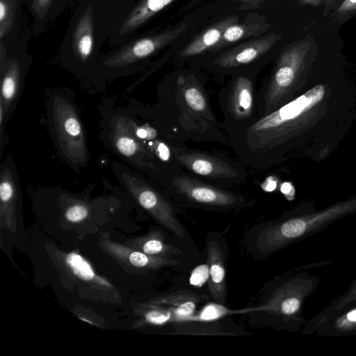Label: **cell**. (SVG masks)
<instances>
[{"label":"cell","instance_id":"cell-7","mask_svg":"<svg viewBox=\"0 0 356 356\" xmlns=\"http://www.w3.org/2000/svg\"><path fill=\"white\" fill-rule=\"evenodd\" d=\"M129 188L140 206L163 228L177 238H187V232L177 216L175 202H170V197L135 178Z\"/></svg>","mask_w":356,"mask_h":356},{"label":"cell","instance_id":"cell-11","mask_svg":"<svg viewBox=\"0 0 356 356\" xmlns=\"http://www.w3.org/2000/svg\"><path fill=\"white\" fill-rule=\"evenodd\" d=\"M129 246L147 254L172 258L181 254L177 246L167 241L163 233L158 229H152L148 234L131 238L124 242Z\"/></svg>","mask_w":356,"mask_h":356},{"label":"cell","instance_id":"cell-9","mask_svg":"<svg viewBox=\"0 0 356 356\" xmlns=\"http://www.w3.org/2000/svg\"><path fill=\"white\" fill-rule=\"evenodd\" d=\"M206 250L209 271V291L216 303L225 305L227 293V249L222 236L217 232L208 233L206 238Z\"/></svg>","mask_w":356,"mask_h":356},{"label":"cell","instance_id":"cell-13","mask_svg":"<svg viewBox=\"0 0 356 356\" xmlns=\"http://www.w3.org/2000/svg\"><path fill=\"white\" fill-rule=\"evenodd\" d=\"M238 16H230L221 19L213 26L198 35L181 53V57L195 56L209 49L217 44L223 33L238 21Z\"/></svg>","mask_w":356,"mask_h":356},{"label":"cell","instance_id":"cell-15","mask_svg":"<svg viewBox=\"0 0 356 356\" xmlns=\"http://www.w3.org/2000/svg\"><path fill=\"white\" fill-rule=\"evenodd\" d=\"M264 26L259 23H243L241 24H233L229 26L223 33L218 46L238 41L250 36L259 35L265 31Z\"/></svg>","mask_w":356,"mask_h":356},{"label":"cell","instance_id":"cell-16","mask_svg":"<svg viewBox=\"0 0 356 356\" xmlns=\"http://www.w3.org/2000/svg\"><path fill=\"white\" fill-rule=\"evenodd\" d=\"M173 0H145L131 15L126 28H134L159 12Z\"/></svg>","mask_w":356,"mask_h":356},{"label":"cell","instance_id":"cell-12","mask_svg":"<svg viewBox=\"0 0 356 356\" xmlns=\"http://www.w3.org/2000/svg\"><path fill=\"white\" fill-rule=\"evenodd\" d=\"M198 300L196 294L186 291H180L159 296L147 302L163 307L170 311L175 321H184L191 317Z\"/></svg>","mask_w":356,"mask_h":356},{"label":"cell","instance_id":"cell-25","mask_svg":"<svg viewBox=\"0 0 356 356\" xmlns=\"http://www.w3.org/2000/svg\"><path fill=\"white\" fill-rule=\"evenodd\" d=\"M304 5H307L313 7H319L324 1V0H300Z\"/></svg>","mask_w":356,"mask_h":356},{"label":"cell","instance_id":"cell-24","mask_svg":"<svg viewBox=\"0 0 356 356\" xmlns=\"http://www.w3.org/2000/svg\"><path fill=\"white\" fill-rule=\"evenodd\" d=\"M136 135L142 139H154L158 135V131L150 126H143L136 130Z\"/></svg>","mask_w":356,"mask_h":356},{"label":"cell","instance_id":"cell-21","mask_svg":"<svg viewBox=\"0 0 356 356\" xmlns=\"http://www.w3.org/2000/svg\"><path fill=\"white\" fill-rule=\"evenodd\" d=\"M209 271L208 264H202L195 268L191 275L190 282L195 286H201L209 280Z\"/></svg>","mask_w":356,"mask_h":356},{"label":"cell","instance_id":"cell-18","mask_svg":"<svg viewBox=\"0 0 356 356\" xmlns=\"http://www.w3.org/2000/svg\"><path fill=\"white\" fill-rule=\"evenodd\" d=\"M356 13V0H343L333 12L332 18L334 22L341 23L347 20Z\"/></svg>","mask_w":356,"mask_h":356},{"label":"cell","instance_id":"cell-23","mask_svg":"<svg viewBox=\"0 0 356 356\" xmlns=\"http://www.w3.org/2000/svg\"><path fill=\"white\" fill-rule=\"evenodd\" d=\"M92 47V39L90 34L82 36L78 42L79 52L84 58L90 54Z\"/></svg>","mask_w":356,"mask_h":356},{"label":"cell","instance_id":"cell-5","mask_svg":"<svg viewBox=\"0 0 356 356\" xmlns=\"http://www.w3.org/2000/svg\"><path fill=\"white\" fill-rule=\"evenodd\" d=\"M173 158L179 167L191 175L220 186L242 184L248 178L241 163L218 154L191 149L185 145L174 147Z\"/></svg>","mask_w":356,"mask_h":356},{"label":"cell","instance_id":"cell-2","mask_svg":"<svg viewBox=\"0 0 356 356\" xmlns=\"http://www.w3.org/2000/svg\"><path fill=\"white\" fill-rule=\"evenodd\" d=\"M165 187L177 204L212 211H236L253 206L255 200L223 186L204 181L179 165L165 171Z\"/></svg>","mask_w":356,"mask_h":356},{"label":"cell","instance_id":"cell-22","mask_svg":"<svg viewBox=\"0 0 356 356\" xmlns=\"http://www.w3.org/2000/svg\"><path fill=\"white\" fill-rule=\"evenodd\" d=\"M17 90V82L15 77L8 75L4 77L1 86V95L3 98L8 102L15 95Z\"/></svg>","mask_w":356,"mask_h":356},{"label":"cell","instance_id":"cell-28","mask_svg":"<svg viewBox=\"0 0 356 356\" xmlns=\"http://www.w3.org/2000/svg\"><path fill=\"white\" fill-rule=\"evenodd\" d=\"M347 318L350 321H355V322H356V309L353 310L352 312H349L347 314Z\"/></svg>","mask_w":356,"mask_h":356},{"label":"cell","instance_id":"cell-14","mask_svg":"<svg viewBox=\"0 0 356 356\" xmlns=\"http://www.w3.org/2000/svg\"><path fill=\"white\" fill-rule=\"evenodd\" d=\"M16 191L13 184L7 179H2L0 185V221L4 229L15 232L16 221Z\"/></svg>","mask_w":356,"mask_h":356},{"label":"cell","instance_id":"cell-3","mask_svg":"<svg viewBox=\"0 0 356 356\" xmlns=\"http://www.w3.org/2000/svg\"><path fill=\"white\" fill-rule=\"evenodd\" d=\"M316 47L312 35L308 34L284 48L268 83L256 95L257 117L271 113L287 103L300 73Z\"/></svg>","mask_w":356,"mask_h":356},{"label":"cell","instance_id":"cell-10","mask_svg":"<svg viewBox=\"0 0 356 356\" xmlns=\"http://www.w3.org/2000/svg\"><path fill=\"white\" fill-rule=\"evenodd\" d=\"M282 34L270 35L241 44L220 54L213 63L221 70H233L257 60L281 38Z\"/></svg>","mask_w":356,"mask_h":356},{"label":"cell","instance_id":"cell-17","mask_svg":"<svg viewBox=\"0 0 356 356\" xmlns=\"http://www.w3.org/2000/svg\"><path fill=\"white\" fill-rule=\"evenodd\" d=\"M90 216L89 207L83 203H74L66 207L63 218L66 222L78 225L86 221Z\"/></svg>","mask_w":356,"mask_h":356},{"label":"cell","instance_id":"cell-20","mask_svg":"<svg viewBox=\"0 0 356 356\" xmlns=\"http://www.w3.org/2000/svg\"><path fill=\"white\" fill-rule=\"evenodd\" d=\"M118 151L124 156L134 155L138 150V144L129 136H121L115 142Z\"/></svg>","mask_w":356,"mask_h":356},{"label":"cell","instance_id":"cell-26","mask_svg":"<svg viewBox=\"0 0 356 356\" xmlns=\"http://www.w3.org/2000/svg\"><path fill=\"white\" fill-rule=\"evenodd\" d=\"M341 1V0H325V9H324V13H325L326 12H327L330 9L332 8L333 6L337 3H338L339 1Z\"/></svg>","mask_w":356,"mask_h":356},{"label":"cell","instance_id":"cell-8","mask_svg":"<svg viewBox=\"0 0 356 356\" xmlns=\"http://www.w3.org/2000/svg\"><path fill=\"white\" fill-rule=\"evenodd\" d=\"M101 250L129 273H145L165 267H176L180 264L172 258L147 254L128 245L113 241L108 232L99 239Z\"/></svg>","mask_w":356,"mask_h":356},{"label":"cell","instance_id":"cell-27","mask_svg":"<svg viewBox=\"0 0 356 356\" xmlns=\"http://www.w3.org/2000/svg\"><path fill=\"white\" fill-rule=\"evenodd\" d=\"M6 15V8L2 1H0V21L2 22Z\"/></svg>","mask_w":356,"mask_h":356},{"label":"cell","instance_id":"cell-1","mask_svg":"<svg viewBox=\"0 0 356 356\" xmlns=\"http://www.w3.org/2000/svg\"><path fill=\"white\" fill-rule=\"evenodd\" d=\"M163 100V135L170 140L179 145L193 141L229 146L222 123L213 111L205 83L197 75L178 74L165 89Z\"/></svg>","mask_w":356,"mask_h":356},{"label":"cell","instance_id":"cell-6","mask_svg":"<svg viewBox=\"0 0 356 356\" xmlns=\"http://www.w3.org/2000/svg\"><path fill=\"white\" fill-rule=\"evenodd\" d=\"M254 80L249 75L236 74L219 95L225 130L243 125L257 115Z\"/></svg>","mask_w":356,"mask_h":356},{"label":"cell","instance_id":"cell-4","mask_svg":"<svg viewBox=\"0 0 356 356\" xmlns=\"http://www.w3.org/2000/svg\"><path fill=\"white\" fill-rule=\"evenodd\" d=\"M46 252L52 262L67 278L89 297L109 302L120 303L122 297L117 287L106 277L95 272L90 263L76 250H62L53 244L46 243Z\"/></svg>","mask_w":356,"mask_h":356},{"label":"cell","instance_id":"cell-19","mask_svg":"<svg viewBox=\"0 0 356 356\" xmlns=\"http://www.w3.org/2000/svg\"><path fill=\"white\" fill-rule=\"evenodd\" d=\"M61 124V131L66 137L78 138L82 136L81 124L74 115H67Z\"/></svg>","mask_w":356,"mask_h":356}]
</instances>
